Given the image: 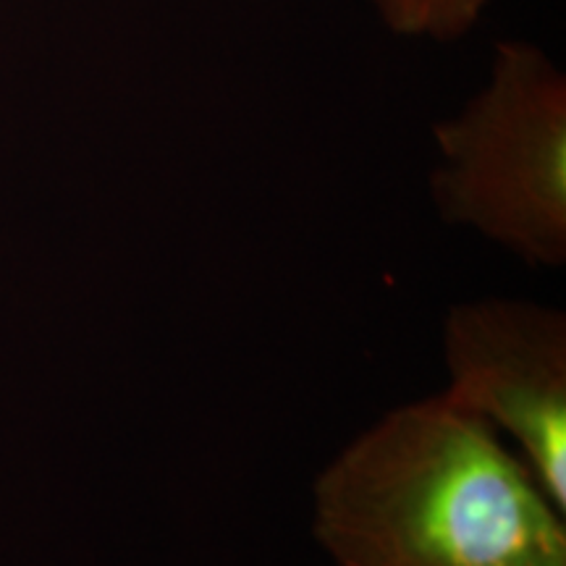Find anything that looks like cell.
I'll return each instance as SVG.
<instances>
[{
	"mask_svg": "<svg viewBox=\"0 0 566 566\" xmlns=\"http://www.w3.org/2000/svg\"><path fill=\"white\" fill-rule=\"evenodd\" d=\"M493 0H370L388 32L409 40L454 42L470 34Z\"/></svg>",
	"mask_w": 566,
	"mask_h": 566,
	"instance_id": "4",
	"label": "cell"
},
{
	"mask_svg": "<svg viewBox=\"0 0 566 566\" xmlns=\"http://www.w3.org/2000/svg\"><path fill=\"white\" fill-rule=\"evenodd\" d=\"M313 535L336 566H566V514L446 394L388 409L323 467Z\"/></svg>",
	"mask_w": 566,
	"mask_h": 566,
	"instance_id": "1",
	"label": "cell"
},
{
	"mask_svg": "<svg viewBox=\"0 0 566 566\" xmlns=\"http://www.w3.org/2000/svg\"><path fill=\"white\" fill-rule=\"evenodd\" d=\"M446 396L514 446L566 514V315L533 300L459 302L443 321Z\"/></svg>",
	"mask_w": 566,
	"mask_h": 566,
	"instance_id": "3",
	"label": "cell"
},
{
	"mask_svg": "<svg viewBox=\"0 0 566 566\" xmlns=\"http://www.w3.org/2000/svg\"><path fill=\"white\" fill-rule=\"evenodd\" d=\"M436 210L530 268L566 263V76L527 40L495 45L488 80L433 129Z\"/></svg>",
	"mask_w": 566,
	"mask_h": 566,
	"instance_id": "2",
	"label": "cell"
}]
</instances>
